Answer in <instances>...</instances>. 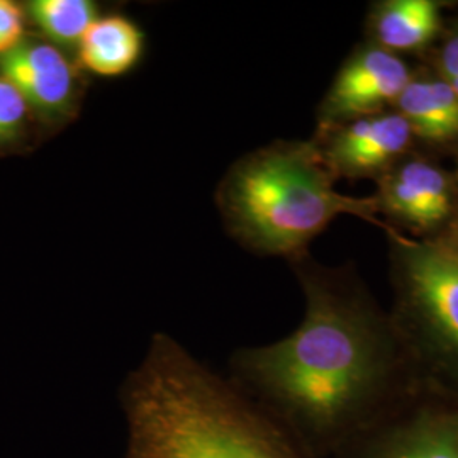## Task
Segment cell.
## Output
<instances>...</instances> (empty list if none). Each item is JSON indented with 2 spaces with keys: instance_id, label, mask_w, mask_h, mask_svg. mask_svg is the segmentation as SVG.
<instances>
[{
  "instance_id": "9a60e30c",
  "label": "cell",
  "mask_w": 458,
  "mask_h": 458,
  "mask_svg": "<svg viewBox=\"0 0 458 458\" xmlns=\"http://www.w3.org/2000/svg\"><path fill=\"white\" fill-rule=\"evenodd\" d=\"M30 107L16 87L0 77V147L14 143L26 130Z\"/></svg>"
},
{
  "instance_id": "5b68a950",
  "label": "cell",
  "mask_w": 458,
  "mask_h": 458,
  "mask_svg": "<svg viewBox=\"0 0 458 458\" xmlns=\"http://www.w3.org/2000/svg\"><path fill=\"white\" fill-rule=\"evenodd\" d=\"M335 458H458V394L420 378Z\"/></svg>"
},
{
  "instance_id": "7a4b0ae2",
  "label": "cell",
  "mask_w": 458,
  "mask_h": 458,
  "mask_svg": "<svg viewBox=\"0 0 458 458\" xmlns=\"http://www.w3.org/2000/svg\"><path fill=\"white\" fill-rule=\"evenodd\" d=\"M124 458H310L231 382L166 335L121 387Z\"/></svg>"
},
{
  "instance_id": "8fae6325",
  "label": "cell",
  "mask_w": 458,
  "mask_h": 458,
  "mask_svg": "<svg viewBox=\"0 0 458 458\" xmlns=\"http://www.w3.org/2000/svg\"><path fill=\"white\" fill-rule=\"evenodd\" d=\"M443 0H376L365 17L363 41L395 56H426L445 28Z\"/></svg>"
},
{
  "instance_id": "5bb4252c",
  "label": "cell",
  "mask_w": 458,
  "mask_h": 458,
  "mask_svg": "<svg viewBox=\"0 0 458 458\" xmlns=\"http://www.w3.org/2000/svg\"><path fill=\"white\" fill-rule=\"evenodd\" d=\"M425 62L458 96V16L445 21L442 36Z\"/></svg>"
},
{
  "instance_id": "3957f363",
  "label": "cell",
  "mask_w": 458,
  "mask_h": 458,
  "mask_svg": "<svg viewBox=\"0 0 458 458\" xmlns=\"http://www.w3.org/2000/svg\"><path fill=\"white\" fill-rule=\"evenodd\" d=\"M335 182L314 140L276 141L233 166L221 189V209L246 248L294 262L340 216L384 226L374 197L344 196Z\"/></svg>"
},
{
  "instance_id": "9c48e42d",
  "label": "cell",
  "mask_w": 458,
  "mask_h": 458,
  "mask_svg": "<svg viewBox=\"0 0 458 458\" xmlns=\"http://www.w3.org/2000/svg\"><path fill=\"white\" fill-rule=\"evenodd\" d=\"M0 77L13 83L28 107L48 121L75 111L79 75L65 53L51 43L22 41L0 56Z\"/></svg>"
},
{
  "instance_id": "277c9868",
  "label": "cell",
  "mask_w": 458,
  "mask_h": 458,
  "mask_svg": "<svg viewBox=\"0 0 458 458\" xmlns=\"http://www.w3.org/2000/svg\"><path fill=\"white\" fill-rule=\"evenodd\" d=\"M394 327L420 376L458 394V233L416 240L384 225Z\"/></svg>"
},
{
  "instance_id": "4fadbf2b",
  "label": "cell",
  "mask_w": 458,
  "mask_h": 458,
  "mask_svg": "<svg viewBox=\"0 0 458 458\" xmlns=\"http://www.w3.org/2000/svg\"><path fill=\"white\" fill-rule=\"evenodd\" d=\"M26 11L34 24L60 47H79L83 34L98 21L96 5L89 0H33L26 4Z\"/></svg>"
},
{
  "instance_id": "7c38bea8",
  "label": "cell",
  "mask_w": 458,
  "mask_h": 458,
  "mask_svg": "<svg viewBox=\"0 0 458 458\" xmlns=\"http://www.w3.org/2000/svg\"><path fill=\"white\" fill-rule=\"evenodd\" d=\"M143 53V33L126 17L98 19L79 43V58L90 73L119 77L138 64Z\"/></svg>"
},
{
  "instance_id": "ba28073f",
  "label": "cell",
  "mask_w": 458,
  "mask_h": 458,
  "mask_svg": "<svg viewBox=\"0 0 458 458\" xmlns=\"http://www.w3.org/2000/svg\"><path fill=\"white\" fill-rule=\"evenodd\" d=\"M312 140L336 181L377 182L406 155L420 149L410 124L395 109L348 121Z\"/></svg>"
},
{
  "instance_id": "e0dca14e",
  "label": "cell",
  "mask_w": 458,
  "mask_h": 458,
  "mask_svg": "<svg viewBox=\"0 0 458 458\" xmlns=\"http://www.w3.org/2000/svg\"><path fill=\"white\" fill-rule=\"evenodd\" d=\"M454 158H455V168H454V172H455V175H457L458 179V151L455 153V157H454Z\"/></svg>"
},
{
  "instance_id": "2e32d148",
  "label": "cell",
  "mask_w": 458,
  "mask_h": 458,
  "mask_svg": "<svg viewBox=\"0 0 458 458\" xmlns=\"http://www.w3.org/2000/svg\"><path fill=\"white\" fill-rule=\"evenodd\" d=\"M24 22L22 7L11 0H0V56L11 53L24 41Z\"/></svg>"
},
{
  "instance_id": "8992f818",
  "label": "cell",
  "mask_w": 458,
  "mask_h": 458,
  "mask_svg": "<svg viewBox=\"0 0 458 458\" xmlns=\"http://www.w3.org/2000/svg\"><path fill=\"white\" fill-rule=\"evenodd\" d=\"M384 225L416 240L458 233V179L438 157L414 149L376 182Z\"/></svg>"
},
{
  "instance_id": "52a82bcc",
  "label": "cell",
  "mask_w": 458,
  "mask_h": 458,
  "mask_svg": "<svg viewBox=\"0 0 458 458\" xmlns=\"http://www.w3.org/2000/svg\"><path fill=\"white\" fill-rule=\"evenodd\" d=\"M414 70L406 58L361 39L346 56L319 104L316 136L348 121L393 109Z\"/></svg>"
},
{
  "instance_id": "6da1fadb",
  "label": "cell",
  "mask_w": 458,
  "mask_h": 458,
  "mask_svg": "<svg viewBox=\"0 0 458 458\" xmlns=\"http://www.w3.org/2000/svg\"><path fill=\"white\" fill-rule=\"evenodd\" d=\"M304 318L276 344L243 348L229 382L310 458H335L423 377L391 312L353 265L294 260Z\"/></svg>"
},
{
  "instance_id": "30bf717a",
  "label": "cell",
  "mask_w": 458,
  "mask_h": 458,
  "mask_svg": "<svg viewBox=\"0 0 458 458\" xmlns=\"http://www.w3.org/2000/svg\"><path fill=\"white\" fill-rule=\"evenodd\" d=\"M393 109L410 124L414 141L433 157L458 151V96L431 68L421 65Z\"/></svg>"
}]
</instances>
